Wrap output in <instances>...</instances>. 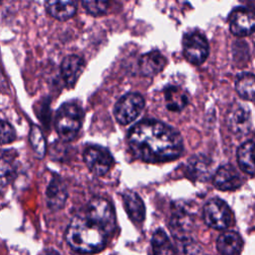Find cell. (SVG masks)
Wrapping results in <instances>:
<instances>
[{
	"mask_svg": "<svg viewBox=\"0 0 255 255\" xmlns=\"http://www.w3.org/2000/svg\"><path fill=\"white\" fill-rule=\"evenodd\" d=\"M228 129L235 135L242 136L247 134L251 128L250 112L247 107L234 103L230 106L226 116Z\"/></svg>",
	"mask_w": 255,
	"mask_h": 255,
	"instance_id": "30bf717a",
	"label": "cell"
},
{
	"mask_svg": "<svg viewBox=\"0 0 255 255\" xmlns=\"http://www.w3.org/2000/svg\"><path fill=\"white\" fill-rule=\"evenodd\" d=\"M175 240V253L177 255H205L202 247L190 236Z\"/></svg>",
	"mask_w": 255,
	"mask_h": 255,
	"instance_id": "d4e9b609",
	"label": "cell"
},
{
	"mask_svg": "<svg viewBox=\"0 0 255 255\" xmlns=\"http://www.w3.org/2000/svg\"><path fill=\"white\" fill-rule=\"evenodd\" d=\"M232 53H233L234 61L237 63L238 62L245 63L246 60L248 59V47L244 42H241V41L234 42Z\"/></svg>",
	"mask_w": 255,
	"mask_h": 255,
	"instance_id": "f1b7e54d",
	"label": "cell"
},
{
	"mask_svg": "<svg viewBox=\"0 0 255 255\" xmlns=\"http://www.w3.org/2000/svg\"><path fill=\"white\" fill-rule=\"evenodd\" d=\"M242 246L243 240L235 231H225L216 240V247L221 255H239Z\"/></svg>",
	"mask_w": 255,
	"mask_h": 255,
	"instance_id": "e0dca14e",
	"label": "cell"
},
{
	"mask_svg": "<svg viewBox=\"0 0 255 255\" xmlns=\"http://www.w3.org/2000/svg\"><path fill=\"white\" fill-rule=\"evenodd\" d=\"M186 172L194 180L205 181L210 177L211 160L203 154H196L186 163Z\"/></svg>",
	"mask_w": 255,
	"mask_h": 255,
	"instance_id": "9a60e30c",
	"label": "cell"
},
{
	"mask_svg": "<svg viewBox=\"0 0 255 255\" xmlns=\"http://www.w3.org/2000/svg\"><path fill=\"white\" fill-rule=\"evenodd\" d=\"M168 225L174 239L190 236L194 226V216L187 204L177 202L173 206Z\"/></svg>",
	"mask_w": 255,
	"mask_h": 255,
	"instance_id": "52a82bcc",
	"label": "cell"
},
{
	"mask_svg": "<svg viewBox=\"0 0 255 255\" xmlns=\"http://www.w3.org/2000/svg\"><path fill=\"white\" fill-rule=\"evenodd\" d=\"M16 138V132L13 127L5 122L0 121V144H6Z\"/></svg>",
	"mask_w": 255,
	"mask_h": 255,
	"instance_id": "4316f807",
	"label": "cell"
},
{
	"mask_svg": "<svg viewBox=\"0 0 255 255\" xmlns=\"http://www.w3.org/2000/svg\"><path fill=\"white\" fill-rule=\"evenodd\" d=\"M111 234L94 219L85 213L72 218L66 230V240L70 247L81 253H92L102 250Z\"/></svg>",
	"mask_w": 255,
	"mask_h": 255,
	"instance_id": "7a4b0ae2",
	"label": "cell"
},
{
	"mask_svg": "<svg viewBox=\"0 0 255 255\" xmlns=\"http://www.w3.org/2000/svg\"><path fill=\"white\" fill-rule=\"evenodd\" d=\"M229 28L238 37L252 34L255 31V11L245 7L235 9L229 17Z\"/></svg>",
	"mask_w": 255,
	"mask_h": 255,
	"instance_id": "8fae6325",
	"label": "cell"
},
{
	"mask_svg": "<svg viewBox=\"0 0 255 255\" xmlns=\"http://www.w3.org/2000/svg\"><path fill=\"white\" fill-rule=\"evenodd\" d=\"M16 173V161L8 150L0 151V191L12 181Z\"/></svg>",
	"mask_w": 255,
	"mask_h": 255,
	"instance_id": "44dd1931",
	"label": "cell"
},
{
	"mask_svg": "<svg viewBox=\"0 0 255 255\" xmlns=\"http://www.w3.org/2000/svg\"><path fill=\"white\" fill-rule=\"evenodd\" d=\"M84 161L89 170L98 176L105 175L114 163L111 152L99 145H91L85 149Z\"/></svg>",
	"mask_w": 255,
	"mask_h": 255,
	"instance_id": "9c48e42d",
	"label": "cell"
},
{
	"mask_svg": "<svg viewBox=\"0 0 255 255\" xmlns=\"http://www.w3.org/2000/svg\"><path fill=\"white\" fill-rule=\"evenodd\" d=\"M237 161L245 173L255 175V142L247 140L238 147Z\"/></svg>",
	"mask_w": 255,
	"mask_h": 255,
	"instance_id": "ffe728a7",
	"label": "cell"
},
{
	"mask_svg": "<svg viewBox=\"0 0 255 255\" xmlns=\"http://www.w3.org/2000/svg\"><path fill=\"white\" fill-rule=\"evenodd\" d=\"M47 12L58 20H67L71 18L77 10V4L74 1H48L46 2Z\"/></svg>",
	"mask_w": 255,
	"mask_h": 255,
	"instance_id": "7402d4cb",
	"label": "cell"
},
{
	"mask_svg": "<svg viewBox=\"0 0 255 255\" xmlns=\"http://www.w3.org/2000/svg\"><path fill=\"white\" fill-rule=\"evenodd\" d=\"M85 67L84 60L77 55H69L62 61L61 76L68 87H73Z\"/></svg>",
	"mask_w": 255,
	"mask_h": 255,
	"instance_id": "4fadbf2b",
	"label": "cell"
},
{
	"mask_svg": "<svg viewBox=\"0 0 255 255\" xmlns=\"http://www.w3.org/2000/svg\"><path fill=\"white\" fill-rule=\"evenodd\" d=\"M166 65L165 57L158 51H150L140 56L138 60L139 72L144 77L158 74Z\"/></svg>",
	"mask_w": 255,
	"mask_h": 255,
	"instance_id": "5bb4252c",
	"label": "cell"
},
{
	"mask_svg": "<svg viewBox=\"0 0 255 255\" xmlns=\"http://www.w3.org/2000/svg\"><path fill=\"white\" fill-rule=\"evenodd\" d=\"M203 219L209 227L223 230L231 225L232 212L225 201L214 198L204 205Z\"/></svg>",
	"mask_w": 255,
	"mask_h": 255,
	"instance_id": "277c9868",
	"label": "cell"
},
{
	"mask_svg": "<svg viewBox=\"0 0 255 255\" xmlns=\"http://www.w3.org/2000/svg\"><path fill=\"white\" fill-rule=\"evenodd\" d=\"M124 205L128 217L135 223H141L145 218V207L142 199L132 190H127L123 194Z\"/></svg>",
	"mask_w": 255,
	"mask_h": 255,
	"instance_id": "2e32d148",
	"label": "cell"
},
{
	"mask_svg": "<svg viewBox=\"0 0 255 255\" xmlns=\"http://www.w3.org/2000/svg\"><path fill=\"white\" fill-rule=\"evenodd\" d=\"M164 101L168 111L180 112L189 103L187 93L177 86H169L164 90Z\"/></svg>",
	"mask_w": 255,
	"mask_h": 255,
	"instance_id": "d6986e66",
	"label": "cell"
},
{
	"mask_svg": "<svg viewBox=\"0 0 255 255\" xmlns=\"http://www.w3.org/2000/svg\"><path fill=\"white\" fill-rule=\"evenodd\" d=\"M144 100L138 93H128L123 96L116 104L114 114L121 125H128L141 113Z\"/></svg>",
	"mask_w": 255,
	"mask_h": 255,
	"instance_id": "5b68a950",
	"label": "cell"
},
{
	"mask_svg": "<svg viewBox=\"0 0 255 255\" xmlns=\"http://www.w3.org/2000/svg\"><path fill=\"white\" fill-rule=\"evenodd\" d=\"M235 90L237 94L246 101H255V76L243 73L235 80Z\"/></svg>",
	"mask_w": 255,
	"mask_h": 255,
	"instance_id": "603a6c76",
	"label": "cell"
},
{
	"mask_svg": "<svg viewBox=\"0 0 255 255\" xmlns=\"http://www.w3.org/2000/svg\"><path fill=\"white\" fill-rule=\"evenodd\" d=\"M84 213L102 225L110 234L116 228V214L112 204L104 198L96 197L92 199Z\"/></svg>",
	"mask_w": 255,
	"mask_h": 255,
	"instance_id": "8992f818",
	"label": "cell"
},
{
	"mask_svg": "<svg viewBox=\"0 0 255 255\" xmlns=\"http://www.w3.org/2000/svg\"><path fill=\"white\" fill-rule=\"evenodd\" d=\"M40 255H62L58 250H55V249H46L44 250Z\"/></svg>",
	"mask_w": 255,
	"mask_h": 255,
	"instance_id": "f546056e",
	"label": "cell"
},
{
	"mask_svg": "<svg viewBox=\"0 0 255 255\" xmlns=\"http://www.w3.org/2000/svg\"><path fill=\"white\" fill-rule=\"evenodd\" d=\"M151 246L154 255H176L167 234L162 229H157L151 237Z\"/></svg>",
	"mask_w": 255,
	"mask_h": 255,
	"instance_id": "cb8c5ba5",
	"label": "cell"
},
{
	"mask_svg": "<svg viewBox=\"0 0 255 255\" xmlns=\"http://www.w3.org/2000/svg\"><path fill=\"white\" fill-rule=\"evenodd\" d=\"M83 111L73 103L62 105L56 115L55 127L57 133L63 140H72L79 132L83 123Z\"/></svg>",
	"mask_w": 255,
	"mask_h": 255,
	"instance_id": "3957f363",
	"label": "cell"
},
{
	"mask_svg": "<svg viewBox=\"0 0 255 255\" xmlns=\"http://www.w3.org/2000/svg\"><path fill=\"white\" fill-rule=\"evenodd\" d=\"M182 48L185 59L194 65L202 64L209 54L208 42L206 38L198 32L186 34L182 41Z\"/></svg>",
	"mask_w": 255,
	"mask_h": 255,
	"instance_id": "ba28073f",
	"label": "cell"
},
{
	"mask_svg": "<svg viewBox=\"0 0 255 255\" xmlns=\"http://www.w3.org/2000/svg\"><path fill=\"white\" fill-rule=\"evenodd\" d=\"M84 8L92 15H102L108 9V2L106 1H83Z\"/></svg>",
	"mask_w": 255,
	"mask_h": 255,
	"instance_id": "83f0119b",
	"label": "cell"
},
{
	"mask_svg": "<svg viewBox=\"0 0 255 255\" xmlns=\"http://www.w3.org/2000/svg\"><path fill=\"white\" fill-rule=\"evenodd\" d=\"M243 183L237 169L231 164L220 166L213 175V184L217 189L230 191L239 188Z\"/></svg>",
	"mask_w": 255,
	"mask_h": 255,
	"instance_id": "7c38bea8",
	"label": "cell"
},
{
	"mask_svg": "<svg viewBox=\"0 0 255 255\" xmlns=\"http://www.w3.org/2000/svg\"><path fill=\"white\" fill-rule=\"evenodd\" d=\"M128 142L135 157L151 163L173 160L183 150L180 133L157 120H143L134 125L128 131Z\"/></svg>",
	"mask_w": 255,
	"mask_h": 255,
	"instance_id": "6da1fadb",
	"label": "cell"
},
{
	"mask_svg": "<svg viewBox=\"0 0 255 255\" xmlns=\"http://www.w3.org/2000/svg\"><path fill=\"white\" fill-rule=\"evenodd\" d=\"M31 146L38 158H42L46 152V142L44 135L38 126H33L30 130Z\"/></svg>",
	"mask_w": 255,
	"mask_h": 255,
	"instance_id": "484cf974",
	"label": "cell"
},
{
	"mask_svg": "<svg viewBox=\"0 0 255 255\" xmlns=\"http://www.w3.org/2000/svg\"><path fill=\"white\" fill-rule=\"evenodd\" d=\"M47 204L53 210H59L63 208L67 199V188L64 182L59 177H54L46 191Z\"/></svg>",
	"mask_w": 255,
	"mask_h": 255,
	"instance_id": "ac0fdd59",
	"label": "cell"
}]
</instances>
